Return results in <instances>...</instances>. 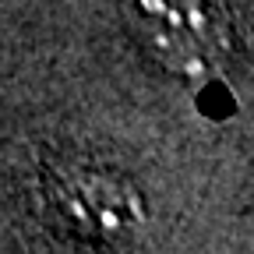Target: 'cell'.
Instances as JSON below:
<instances>
[{"label":"cell","mask_w":254,"mask_h":254,"mask_svg":"<svg viewBox=\"0 0 254 254\" xmlns=\"http://www.w3.org/2000/svg\"><path fill=\"white\" fill-rule=\"evenodd\" d=\"M131 14L148 50L180 71H201L226 46L215 0H131Z\"/></svg>","instance_id":"6da1fadb"},{"label":"cell","mask_w":254,"mask_h":254,"mask_svg":"<svg viewBox=\"0 0 254 254\" xmlns=\"http://www.w3.org/2000/svg\"><path fill=\"white\" fill-rule=\"evenodd\" d=\"M53 208L67 226H74L85 237H124L145 215L141 198L131 184L95 170H74L57 177Z\"/></svg>","instance_id":"7a4b0ae2"}]
</instances>
